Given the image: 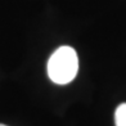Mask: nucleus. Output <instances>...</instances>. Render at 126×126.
Here are the masks:
<instances>
[{
    "label": "nucleus",
    "instance_id": "7ed1b4c3",
    "mask_svg": "<svg viewBox=\"0 0 126 126\" xmlns=\"http://www.w3.org/2000/svg\"><path fill=\"white\" fill-rule=\"evenodd\" d=\"M0 126H7V125H3V124H0Z\"/></svg>",
    "mask_w": 126,
    "mask_h": 126
},
{
    "label": "nucleus",
    "instance_id": "f257e3e1",
    "mask_svg": "<svg viewBox=\"0 0 126 126\" xmlns=\"http://www.w3.org/2000/svg\"><path fill=\"white\" fill-rule=\"evenodd\" d=\"M79 71V57L71 47H61L50 55L48 62V76L53 82L66 85L76 77Z\"/></svg>",
    "mask_w": 126,
    "mask_h": 126
},
{
    "label": "nucleus",
    "instance_id": "f03ea898",
    "mask_svg": "<svg viewBox=\"0 0 126 126\" xmlns=\"http://www.w3.org/2000/svg\"><path fill=\"white\" fill-rule=\"evenodd\" d=\"M114 122H116V126H126V103H122L116 108Z\"/></svg>",
    "mask_w": 126,
    "mask_h": 126
}]
</instances>
